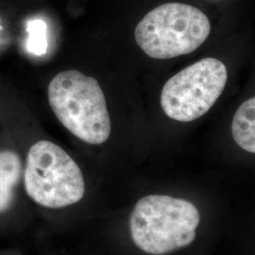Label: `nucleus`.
Returning a JSON list of instances; mask_svg holds the SVG:
<instances>
[{
    "instance_id": "nucleus-7",
    "label": "nucleus",
    "mask_w": 255,
    "mask_h": 255,
    "mask_svg": "<svg viewBox=\"0 0 255 255\" xmlns=\"http://www.w3.org/2000/svg\"><path fill=\"white\" fill-rule=\"evenodd\" d=\"M255 99L243 102L234 117L232 133L237 145L250 153L255 152Z\"/></svg>"
},
{
    "instance_id": "nucleus-3",
    "label": "nucleus",
    "mask_w": 255,
    "mask_h": 255,
    "mask_svg": "<svg viewBox=\"0 0 255 255\" xmlns=\"http://www.w3.org/2000/svg\"><path fill=\"white\" fill-rule=\"evenodd\" d=\"M47 97L56 118L74 136L90 145L109 139L107 102L96 79L77 70L60 72L49 83Z\"/></svg>"
},
{
    "instance_id": "nucleus-1",
    "label": "nucleus",
    "mask_w": 255,
    "mask_h": 255,
    "mask_svg": "<svg viewBox=\"0 0 255 255\" xmlns=\"http://www.w3.org/2000/svg\"><path fill=\"white\" fill-rule=\"evenodd\" d=\"M22 156L23 190L31 211L69 209L82 202L86 191L84 176L63 147L38 140Z\"/></svg>"
},
{
    "instance_id": "nucleus-5",
    "label": "nucleus",
    "mask_w": 255,
    "mask_h": 255,
    "mask_svg": "<svg viewBox=\"0 0 255 255\" xmlns=\"http://www.w3.org/2000/svg\"><path fill=\"white\" fill-rule=\"evenodd\" d=\"M227 80L225 64L215 58H204L165 82L161 93V106L169 119L191 122L214 106Z\"/></svg>"
},
{
    "instance_id": "nucleus-4",
    "label": "nucleus",
    "mask_w": 255,
    "mask_h": 255,
    "mask_svg": "<svg viewBox=\"0 0 255 255\" xmlns=\"http://www.w3.org/2000/svg\"><path fill=\"white\" fill-rule=\"evenodd\" d=\"M209 19L183 3H165L146 13L137 25V45L147 56L164 60L190 54L207 40Z\"/></svg>"
},
{
    "instance_id": "nucleus-6",
    "label": "nucleus",
    "mask_w": 255,
    "mask_h": 255,
    "mask_svg": "<svg viewBox=\"0 0 255 255\" xmlns=\"http://www.w3.org/2000/svg\"><path fill=\"white\" fill-rule=\"evenodd\" d=\"M22 175L23 156L17 146H0V237L22 233L31 218Z\"/></svg>"
},
{
    "instance_id": "nucleus-2",
    "label": "nucleus",
    "mask_w": 255,
    "mask_h": 255,
    "mask_svg": "<svg viewBox=\"0 0 255 255\" xmlns=\"http://www.w3.org/2000/svg\"><path fill=\"white\" fill-rule=\"evenodd\" d=\"M200 222V212L191 201L148 195L137 201L129 229L137 248L148 255H164L192 244Z\"/></svg>"
},
{
    "instance_id": "nucleus-8",
    "label": "nucleus",
    "mask_w": 255,
    "mask_h": 255,
    "mask_svg": "<svg viewBox=\"0 0 255 255\" xmlns=\"http://www.w3.org/2000/svg\"><path fill=\"white\" fill-rule=\"evenodd\" d=\"M27 49L31 54L45 55L48 47L47 26L42 19H32L27 23Z\"/></svg>"
},
{
    "instance_id": "nucleus-9",
    "label": "nucleus",
    "mask_w": 255,
    "mask_h": 255,
    "mask_svg": "<svg viewBox=\"0 0 255 255\" xmlns=\"http://www.w3.org/2000/svg\"><path fill=\"white\" fill-rule=\"evenodd\" d=\"M0 255H24L14 248H0Z\"/></svg>"
}]
</instances>
